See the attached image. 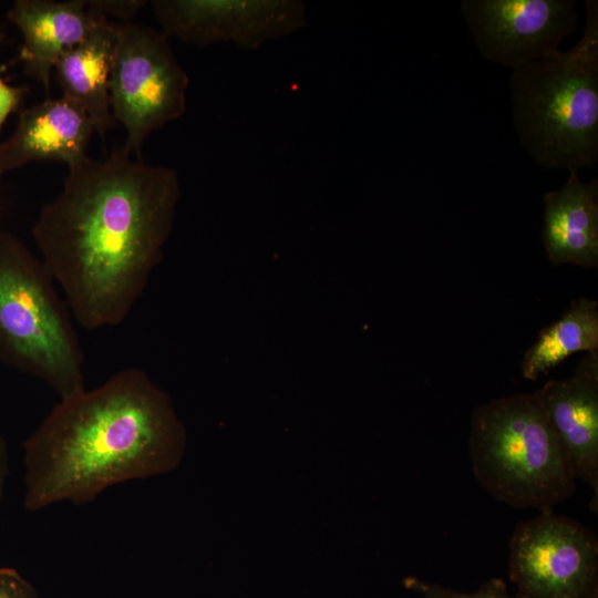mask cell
I'll list each match as a JSON object with an SVG mask.
<instances>
[{
  "mask_svg": "<svg viewBox=\"0 0 598 598\" xmlns=\"http://www.w3.org/2000/svg\"><path fill=\"white\" fill-rule=\"evenodd\" d=\"M179 196L174 169L133 161L124 147L69 166L32 234L79 326L114 327L128 317L162 257Z\"/></svg>",
  "mask_w": 598,
  "mask_h": 598,
  "instance_id": "cell-1",
  "label": "cell"
},
{
  "mask_svg": "<svg viewBox=\"0 0 598 598\" xmlns=\"http://www.w3.org/2000/svg\"><path fill=\"white\" fill-rule=\"evenodd\" d=\"M186 448L169 396L140 368L59 400L23 444L25 509L86 504L118 483L175 470Z\"/></svg>",
  "mask_w": 598,
  "mask_h": 598,
  "instance_id": "cell-2",
  "label": "cell"
},
{
  "mask_svg": "<svg viewBox=\"0 0 598 598\" xmlns=\"http://www.w3.org/2000/svg\"><path fill=\"white\" fill-rule=\"evenodd\" d=\"M512 122L540 167L578 173L598 159V1H586L580 39L512 70Z\"/></svg>",
  "mask_w": 598,
  "mask_h": 598,
  "instance_id": "cell-3",
  "label": "cell"
},
{
  "mask_svg": "<svg viewBox=\"0 0 598 598\" xmlns=\"http://www.w3.org/2000/svg\"><path fill=\"white\" fill-rule=\"evenodd\" d=\"M468 453L480 485L511 507L553 511L576 489L535 392L477 405L471 416Z\"/></svg>",
  "mask_w": 598,
  "mask_h": 598,
  "instance_id": "cell-4",
  "label": "cell"
},
{
  "mask_svg": "<svg viewBox=\"0 0 598 598\" xmlns=\"http://www.w3.org/2000/svg\"><path fill=\"white\" fill-rule=\"evenodd\" d=\"M72 315L42 260L0 234V349L59 399L84 389V355Z\"/></svg>",
  "mask_w": 598,
  "mask_h": 598,
  "instance_id": "cell-5",
  "label": "cell"
},
{
  "mask_svg": "<svg viewBox=\"0 0 598 598\" xmlns=\"http://www.w3.org/2000/svg\"><path fill=\"white\" fill-rule=\"evenodd\" d=\"M115 30L110 105L127 133L123 147L140 155L153 131L184 114L188 76L161 31L133 22Z\"/></svg>",
  "mask_w": 598,
  "mask_h": 598,
  "instance_id": "cell-6",
  "label": "cell"
},
{
  "mask_svg": "<svg viewBox=\"0 0 598 598\" xmlns=\"http://www.w3.org/2000/svg\"><path fill=\"white\" fill-rule=\"evenodd\" d=\"M513 598H598V539L554 511L520 522L509 542Z\"/></svg>",
  "mask_w": 598,
  "mask_h": 598,
  "instance_id": "cell-7",
  "label": "cell"
},
{
  "mask_svg": "<svg viewBox=\"0 0 598 598\" xmlns=\"http://www.w3.org/2000/svg\"><path fill=\"white\" fill-rule=\"evenodd\" d=\"M162 33L206 47L231 43L254 50L307 25L306 6L298 0H155Z\"/></svg>",
  "mask_w": 598,
  "mask_h": 598,
  "instance_id": "cell-8",
  "label": "cell"
},
{
  "mask_svg": "<svg viewBox=\"0 0 598 598\" xmlns=\"http://www.w3.org/2000/svg\"><path fill=\"white\" fill-rule=\"evenodd\" d=\"M461 13L480 54L512 70L558 50L579 21L575 0H463Z\"/></svg>",
  "mask_w": 598,
  "mask_h": 598,
  "instance_id": "cell-9",
  "label": "cell"
},
{
  "mask_svg": "<svg viewBox=\"0 0 598 598\" xmlns=\"http://www.w3.org/2000/svg\"><path fill=\"white\" fill-rule=\"evenodd\" d=\"M575 480L591 489L598 512V351L586 352L568 379L549 380L535 391Z\"/></svg>",
  "mask_w": 598,
  "mask_h": 598,
  "instance_id": "cell-10",
  "label": "cell"
},
{
  "mask_svg": "<svg viewBox=\"0 0 598 598\" xmlns=\"http://www.w3.org/2000/svg\"><path fill=\"white\" fill-rule=\"evenodd\" d=\"M93 131L84 110L64 96L22 110L14 132L0 143V178L30 162L75 164L87 156Z\"/></svg>",
  "mask_w": 598,
  "mask_h": 598,
  "instance_id": "cell-11",
  "label": "cell"
},
{
  "mask_svg": "<svg viewBox=\"0 0 598 598\" xmlns=\"http://www.w3.org/2000/svg\"><path fill=\"white\" fill-rule=\"evenodd\" d=\"M8 19L23 38L18 60L47 92L59 58L109 21L89 9L84 0H17L8 11Z\"/></svg>",
  "mask_w": 598,
  "mask_h": 598,
  "instance_id": "cell-12",
  "label": "cell"
},
{
  "mask_svg": "<svg viewBox=\"0 0 598 598\" xmlns=\"http://www.w3.org/2000/svg\"><path fill=\"white\" fill-rule=\"evenodd\" d=\"M542 239L554 266L598 268V178L584 182L570 172L543 197Z\"/></svg>",
  "mask_w": 598,
  "mask_h": 598,
  "instance_id": "cell-13",
  "label": "cell"
},
{
  "mask_svg": "<svg viewBox=\"0 0 598 598\" xmlns=\"http://www.w3.org/2000/svg\"><path fill=\"white\" fill-rule=\"evenodd\" d=\"M115 39V23L106 21L66 50L53 66L62 96L84 110L100 136L114 126L109 78Z\"/></svg>",
  "mask_w": 598,
  "mask_h": 598,
  "instance_id": "cell-14",
  "label": "cell"
},
{
  "mask_svg": "<svg viewBox=\"0 0 598 598\" xmlns=\"http://www.w3.org/2000/svg\"><path fill=\"white\" fill-rule=\"evenodd\" d=\"M598 351V302L579 298L555 322L544 328L526 350L522 374L536 380L573 353Z\"/></svg>",
  "mask_w": 598,
  "mask_h": 598,
  "instance_id": "cell-15",
  "label": "cell"
},
{
  "mask_svg": "<svg viewBox=\"0 0 598 598\" xmlns=\"http://www.w3.org/2000/svg\"><path fill=\"white\" fill-rule=\"evenodd\" d=\"M403 586L423 598H513L505 581L496 577L486 580L473 592L455 590L414 576L405 577Z\"/></svg>",
  "mask_w": 598,
  "mask_h": 598,
  "instance_id": "cell-16",
  "label": "cell"
},
{
  "mask_svg": "<svg viewBox=\"0 0 598 598\" xmlns=\"http://www.w3.org/2000/svg\"><path fill=\"white\" fill-rule=\"evenodd\" d=\"M0 598H38V596L17 570L0 567Z\"/></svg>",
  "mask_w": 598,
  "mask_h": 598,
  "instance_id": "cell-17",
  "label": "cell"
},
{
  "mask_svg": "<svg viewBox=\"0 0 598 598\" xmlns=\"http://www.w3.org/2000/svg\"><path fill=\"white\" fill-rule=\"evenodd\" d=\"M146 3V1L140 0H124V1H111V0H94L86 1L89 9L103 14L116 17L122 20L132 19L137 11Z\"/></svg>",
  "mask_w": 598,
  "mask_h": 598,
  "instance_id": "cell-18",
  "label": "cell"
},
{
  "mask_svg": "<svg viewBox=\"0 0 598 598\" xmlns=\"http://www.w3.org/2000/svg\"><path fill=\"white\" fill-rule=\"evenodd\" d=\"M27 89L12 86L0 79V133L8 116L18 109Z\"/></svg>",
  "mask_w": 598,
  "mask_h": 598,
  "instance_id": "cell-19",
  "label": "cell"
},
{
  "mask_svg": "<svg viewBox=\"0 0 598 598\" xmlns=\"http://www.w3.org/2000/svg\"><path fill=\"white\" fill-rule=\"evenodd\" d=\"M9 474V456L4 440L0 436V502L4 495L7 478Z\"/></svg>",
  "mask_w": 598,
  "mask_h": 598,
  "instance_id": "cell-20",
  "label": "cell"
},
{
  "mask_svg": "<svg viewBox=\"0 0 598 598\" xmlns=\"http://www.w3.org/2000/svg\"><path fill=\"white\" fill-rule=\"evenodd\" d=\"M1 39H2V34H1V32H0V41H1Z\"/></svg>",
  "mask_w": 598,
  "mask_h": 598,
  "instance_id": "cell-21",
  "label": "cell"
}]
</instances>
